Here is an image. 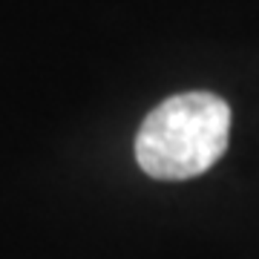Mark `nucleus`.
I'll use <instances>...</instances> for the list:
<instances>
[{
    "label": "nucleus",
    "mask_w": 259,
    "mask_h": 259,
    "mask_svg": "<svg viewBox=\"0 0 259 259\" xmlns=\"http://www.w3.org/2000/svg\"><path fill=\"white\" fill-rule=\"evenodd\" d=\"M231 141V107L213 93L173 95L150 112L136 136V158L153 179H193L210 170Z\"/></svg>",
    "instance_id": "obj_1"
}]
</instances>
